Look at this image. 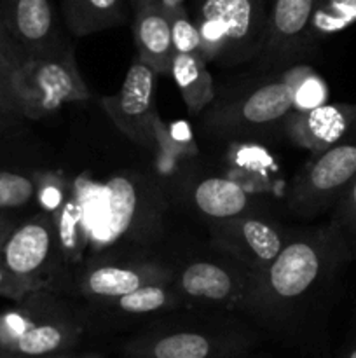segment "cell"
<instances>
[{
	"instance_id": "obj_3",
	"label": "cell",
	"mask_w": 356,
	"mask_h": 358,
	"mask_svg": "<svg viewBox=\"0 0 356 358\" xmlns=\"http://www.w3.org/2000/svg\"><path fill=\"white\" fill-rule=\"evenodd\" d=\"M260 331L230 311L180 310L143 325L121 346L124 358H248Z\"/></svg>"
},
{
	"instance_id": "obj_22",
	"label": "cell",
	"mask_w": 356,
	"mask_h": 358,
	"mask_svg": "<svg viewBox=\"0 0 356 358\" xmlns=\"http://www.w3.org/2000/svg\"><path fill=\"white\" fill-rule=\"evenodd\" d=\"M356 24V0H323L311 21L307 45L313 55L321 42Z\"/></svg>"
},
{
	"instance_id": "obj_32",
	"label": "cell",
	"mask_w": 356,
	"mask_h": 358,
	"mask_svg": "<svg viewBox=\"0 0 356 358\" xmlns=\"http://www.w3.org/2000/svg\"><path fill=\"white\" fill-rule=\"evenodd\" d=\"M65 358H105L100 353H82V355H73V353H66Z\"/></svg>"
},
{
	"instance_id": "obj_25",
	"label": "cell",
	"mask_w": 356,
	"mask_h": 358,
	"mask_svg": "<svg viewBox=\"0 0 356 358\" xmlns=\"http://www.w3.org/2000/svg\"><path fill=\"white\" fill-rule=\"evenodd\" d=\"M330 220L341 229L342 236L346 238V243L351 250L353 261L356 262V178L346 189L337 205L334 206Z\"/></svg>"
},
{
	"instance_id": "obj_7",
	"label": "cell",
	"mask_w": 356,
	"mask_h": 358,
	"mask_svg": "<svg viewBox=\"0 0 356 358\" xmlns=\"http://www.w3.org/2000/svg\"><path fill=\"white\" fill-rule=\"evenodd\" d=\"M0 264L23 297L37 290L56 292L65 271L52 215L38 212L13 224L0 245Z\"/></svg>"
},
{
	"instance_id": "obj_31",
	"label": "cell",
	"mask_w": 356,
	"mask_h": 358,
	"mask_svg": "<svg viewBox=\"0 0 356 358\" xmlns=\"http://www.w3.org/2000/svg\"><path fill=\"white\" fill-rule=\"evenodd\" d=\"M10 227H13V224L7 222V220H3V219H0V245H2L3 238H6L7 233H9Z\"/></svg>"
},
{
	"instance_id": "obj_15",
	"label": "cell",
	"mask_w": 356,
	"mask_h": 358,
	"mask_svg": "<svg viewBox=\"0 0 356 358\" xmlns=\"http://www.w3.org/2000/svg\"><path fill=\"white\" fill-rule=\"evenodd\" d=\"M0 14L24 59L73 51L63 37L51 0H0Z\"/></svg>"
},
{
	"instance_id": "obj_13",
	"label": "cell",
	"mask_w": 356,
	"mask_h": 358,
	"mask_svg": "<svg viewBox=\"0 0 356 358\" xmlns=\"http://www.w3.org/2000/svg\"><path fill=\"white\" fill-rule=\"evenodd\" d=\"M212 247L253 271H262L285 248L292 231L258 212L206 222Z\"/></svg>"
},
{
	"instance_id": "obj_14",
	"label": "cell",
	"mask_w": 356,
	"mask_h": 358,
	"mask_svg": "<svg viewBox=\"0 0 356 358\" xmlns=\"http://www.w3.org/2000/svg\"><path fill=\"white\" fill-rule=\"evenodd\" d=\"M323 0H269L267 31L257 72L285 70L311 56L307 45L311 21Z\"/></svg>"
},
{
	"instance_id": "obj_27",
	"label": "cell",
	"mask_w": 356,
	"mask_h": 358,
	"mask_svg": "<svg viewBox=\"0 0 356 358\" xmlns=\"http://www.w3.org/2000/svg\"><path fill=\"white\" fill-rule=\"evenodd\" d=\"M17 119H24V115L10 84V70L0 66V129L14 124Z\"/></svg>"
},
{
	"instance_id": "obj_6",
	"label": "cell",
	"mask_w": 356,
	"mask_h": 358,
	"mask_svg": "<svg viewBox=\"0 0 356 358\" xmlns=\"http://www.w3.org/2000/svg\"><path fill=\"white\" fill-rule=\"evenodd\" d=\"M269 0H192L191 17L202 41V56L220 66H239L262 55Z\"/></svg>"
},
{
	"instance_id": "obj_30",
	"label": "cell",
	"mask_w": 356,
	"mask_h": 358,
	"mask_svg": "<svg viewBox=\"0 0 356 358\" xmlns=\"http://www.w3.org/2000/svg\"><path fill=\"white\" fill-rule=\"evenodd\" d=\"M337 358H356V341L351 343Z\"/></svg>"
},
{
	"instance_id": "obj_17",
	"label": "cell",
	"mask_w": 356,
	"mask_h": 358,
	"mask_svg": "<svg viewBox=\"0 0 356 358\" xmlns=\"http://www.w3.org/2000/svg\"><path fill=\"white\" fill-rule=\"evenodd\" d=\"M355 121L356 103H321L293 110L285 133L293 143L318 156L339 142Z\"/></svg>"
},
{
	"instance_id": "obj_19",
	"label": "cell",
	"mask_w": 356,
	"mask_h": 358,
	"mask_svg": "<svg viewBox=\"0 0 356 358\" xmlns=\"http://www.w3.org/2000/svg\"><path fill=\"white\" fill-rule=\"evenodd\" d=\"M185 198L188 206L206 222L257 212L246 189L225 177H206L194 182L188 185Z\"/></svg>"
},
{
	"instance_id": "obj_4",
	"label": "cell",
	"mask_w": 356,
	"mask_h": 358,
	"mask_svg": "<svg viewBox=\"0 0 356 358\" xmlns=\"http://www.w3.org/2000/svg\"><path fill=\"white\" fill-rule=\"evenodd\" d=\"M156 189L140 175H115L75 194L82 210L89 248L112 250L119 241L143 245L157 236L163 208L154 203Z\"/></svg>"
},
{
	"instance_id": "obj_26",
	"label": "cell",
	"mask_w": 356,
	"mask_h": 358,
	"mask_svg": "<svg viewBox=\"0 0 356 358\" xmlns=\"http://www.w3.org/2000/svg\"><path fill=\"white\" fill-rule=\"evenodd\" d=\"M66 194V185L58 175L54 173H37V203L40 206V212L54 213L56 210L61 208L63 203L68 199Z\"/></svg>"
},
{
	"instance_id": "obj_10",
	"label": "cell",
	"mask_w": 356,
	"mask_h": 358,
	"mask_svg": "<svg viewBox=\"0 0 356 358\" xmlns=\"http://www.w3.org/2000/svg\"><path fill=\"white\" fill-rule=\"evenodd\" d=\"M356 178V121L339 142L313 159L297 173L286 196L292 213L313 219L334 210L339 199Z\"/></svg>"
},
{
	"instance_id": "obj_8",
	"label": "cell",
	"mask_w": 356,
	"mask_h": 358,
	"mask_svg": "<svg viewBox=\"0 0 356 358\" xmlns=\"http://www.w3.org/2000/svg\"><path fill=\"white\" fill-rule=\"evenodd\" d=\"M173 266L154 255L105 250L82 261L66 275L56 294H72L84 301L110 299L147 285L171 283Z\"/></svg>"
},
{
	"instance_id": "obj_11",
	"label": "cell",
	"mask_w": 356,
	"mask_h": 358,
	"mask_svg": "<svg viewBox=\"0 0 356 358\" xmlns=\"http://www.w3.org/2000/svg\"><path fill=\"white\" fill-rule=\"evenodd\" d=\"M10 84L24 119L38 121L63 105L91 96L73 51L54 58H28L10 72Z\"/></svg>"
},
{
	"instance_id": "obj_18",
	"label": "cell",
	"mask_w": 356,
	"mask_h": 358,
	"mask_svg": "<svg viewBox=\"0 0 356 358\" xmlns=\"http://www.w3.org/2000/svg\"><path fill=\"white\" fill-rule=\"evenodd\" d=\"M131 27L138 51L136 58L152 69L157 76L170 73L175 48L170 14L164 10L159 0H147L135 7Z\"/></svg>"
},
{
	"instance_id": "obj_2",
	"label": "cell",
	"mask_w": 356,
	"mask_h": 358,
	"mask_svg": "<svg viewBox=\"0 0 356 358\" xmlns=\"http://www.w3.org/2000/svg\"><path fill=\"white\" fill-rule=\"evenodd\" d=\"M313 70L304 65L257 72L236 79L215 93L199 114L201 131L223 142H264L285 133L295 110L297 93Z\"/></svg>"
},
{
	"instance_id": "obj_20",
	"label": "cell",
	"mask_w": 356,
	"mask_h": 358,
	"mask_svg": "<svg viewBox=\"0 0 356 358\" xmlns=\"http://www.w3.org/2000/svg\"><path fill=\"white\" fill-rule=\"evenodd\" d=\"M128 6V0H61L63 17L73 37H87L126 24Z\"/></svg>"
},
{
	"instance_id": "obj_5",
	"label": "cell",
	"mask_w": 356,
	"mask_h": 358,
	"mask_svg": "<svg viewBox=\"0 0 356 358\" xmlns=\"http://www.w3.org/2000/svg\"><path fill=\"white\" fill-rule=\"evenodd\" d=\"M20 306L0 313V353L40 358L72 353L87 331L82 310L68 306L51 290H37Z\"/></svg>"
},
{
	"instance_id": "obj_33",
	"label": "cell",
	"mask_w": 356,
	"mask_h": 358,
	"mask_svg": "<svg viewBox=\"0 0 356 358\" xmlns=\"http://www.w3.org/2000/svg\"><path fill=\"white\" fill-rule=\"evenodd\" d=\"M129 2V6H131V10L135 9V7H138L140 3H143V2H147V0H128Z\"/></svg>"
},
{
	"instance_id": "obj_9",
	"label": "cell",
	"mask_w": 356,
	"mask_h": 358,
	"mask_svg": "<svg viewBox=\"0 0 356 358\" xmlns=\"http://www.w3.org/2000/svg\"><path fill=\"white\" fill-rule=\"evenodd\" d=\"M188 257L173 266L171 287L184 310L243 313L255 271L222 254Z\"/></svg>"
},
{
	"instance_id": "obj_28",
	"label": "cell",
	"mask_w": 356,
	"mask_h": 358,
	"mask_svg": "<svg viewBox=\"0 0 356 358\" xmlns=\"http://www.w3.org/2000/svg\"><path fill=\"white\" fill-rule=\"evenodd\" d=\"M23 62V52L20 51L17 44L13 41V37H10L9 30H7L6 23L2 20V14H0V66L13 72Z\"/></svg>"
},
{
	"instance_id": "obj_12",
	"label": "cell",
	"mask_w": 356,
	"mask_h": 358,
	"mask_svg": "<svg viewBox=\"0 0 356 358\" xmlns=\"http://www.w3.org/2000/svg\"><path fill=\"white\" fill-rule=\"evenodd\" d=\"M156 77L152 69L136 58L121 90L112 96L101 98V105L115 128L147 150L159 149L163 128L156 108Z\"/></svg>"
},
{
	"instance_id": "obj_23",
	"label": "cell",
	"mask_w": 356,
	"mask_h": 358,
	"mask_svg": "<svg viewBox=\"0 0 356 358\" xmlns=\"http://www.w3.org/2000/svg\"><path fill=\"white\" fill-rule=\"evenodd\" d=\"M37 201V175L0 171V212L21 210Z\"/></svg>"
},
{
	"instance_id": "obj_34",
	"label": "cell",
	"mask_w": 356,
	"mask_h": 358,
	"mask_svg": "<svg viewBox=\"0 0 356 358\" xmlns=\"http://www.w3.org/2000/svg\"><path fill=\"white\" fill-rule=\"evenodd\" d=\"M66 353H63V355H52V357H40V358H65ZM6 358H21V357H6Z\"/></svg>"
},
{
	"instance_id": "obj_1",
	"label": "cell",
	"mask_w": 356,
	"mask_h": 358,
	"mask_svg": "<svg viewBox=\"0 0 356 358\" xmlns=\"http://www.w3.org/2000/svg\"><path fill=\"white\" fill-rule=\"evenodd\" d=\"M351 262L346 238L332 220L299 231L267 268L255 271L241 315L260 332L290 338L332 296Z\"/></svg>"
},
{
	"instance_id": "obj_16",
	"label": "cell",
	"mask_w": 356,
	"mask_h": 358,
	"mask_svg": "<svg viewBox=\"0 0 356 358\" xmlns=\"http://www.w3.org/2000/svg\"><path fill=\"white\" fill-rule=\"evenodd\" d=\"M86 325L89 327H124V325L143 322V325L163 315L184 310L171 283L147 285L138 290L110 299L86 301L80 308Z\"/></svg>"
},
{
	"instance_id": "obj_21",
	"label": "cell",
	"mask_w": 356,
	"mask_h": 358,
	"mask_svg": "<svg viewBox=\"0 0 356 358\" xmlns=\"http://www.w3.org/2000/svg\"><path fill=\"white\" fill-rule=\"evenodd\" d=\"M170 73L173 76L191 115L201 114L215 98V84L209 73L208 62L202 56L175 52Z\"/></svg>"
},
{
	"instance_id": "obj_24",
	"label": "cell",
	"mask_w": 356,
	"mask_h": 358,
	"mask_svg": "<svg viewBox=\"0 0 356 358\" xmlns=\"http://www.w3.org/2000/svg\"><path fill=\"white\" fill-rule=\"evenodd\" d=\"M170 23L175 52H188V55L202 56L201 34H199L198 27L192 21L188 7H181V9L171 13Z\"/></svg>"
},
{
	"instance_id": "obj_29",
	"label": "cell",
	"mask_w": 356,
	"mask_h": 358,
	"mask_svg": "<svg viewBox=\"0 0 356 358\" xmlns=\"http://www.w3.org/2000/svg\"><path fill=\"white\" fill-rule=\"evenodd\" d=\"M159 2L168 14L175 13V10L181 9V7H187V3H185L187 0H159Z\"/></svg>"
}]
</instances>
